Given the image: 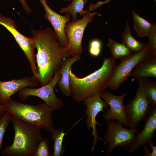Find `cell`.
<instances>
[{"instance_id": "obj_1", "label": "cell", "mask_w": 156, "mask_h": 156, "mask_svg": "<svg viewBox=\"0 0 156 156\" xmlns=\"http://www.w3.org/2000/svg\"><path fill=\"white\" fill-rule=\"evenodd\" d=\"M31 31L37 50V80L43 86L52 81L63 60L71 56L68 49L60 44L51 28L38 30L32 29Z\"/></svg>"}, {"instance_id": "obj_2", "label": "cell", "mask_w": 156, "mask_h": 156, "mask_svg": "<svg viewBox=\"0 0 156 156\" xmlns=\"http://www.w3.org/2000/svg\"><path fill=\"white\" fill-rule=\"evenodd\" d=\"M116 66L115 61L111 57L105 58L100 68L82 78L77 77L71 68L69 73V87L73 99L80 103L94 94L105 90Z\"/></svg>"}, {"instance_id": "obj_3", "label": "cell", "mask_w": 156, "mask_h": 156, "mask_svg": "<svg viewBox=\"0 0 156 156\" xmlns=\"http://www.w3.org/2000/svg\"><path fill=\"white\" fill-rule=\"evenodd\" d=\"M11 122L14 131L13 143L1 151L3 156H34L43 138L39 127L11 115Z\"/></svg>"}, {"instance_id": "obj_4", "label": "cell", "mask_w": 156, "mask_h": 156, "mask_svg": "<svg viewBox=\"0 0 156 156\" xmlns=\"http://www.w3.org/2000/svg\"><path fill=\"white\" fill-rule=\"evenodd\" d=\"M0 104L5 112L50 133L55 129L52 116L53 110L46 103L36 105L25 104L9 97L0 100Z\"/></svg>"}, {"instance_id": "obj_5", "label": "cell", "mask_w": 156, "mask_h": 156, "mask_svg": "<svg viewBox=\"0 0 156 156\" xmlns=\"http://www.w3.org/2000/svg\"><path fill=\"white\" fill-rule=\"evenodd\" d=\"M138 87L134 98L124 105V109L130 129H135L142 121H145L154 107L146 94V88L149 82L147 77L136 79Z\"/></svg>"}, {"instance_id": "obj_6", "label": "cell", "mask_w": 156, "mask_h": 156, "mask_svg": "<svg viewBox=\"0 0 156 156\" xmlns=\"http://www.w3.org/2000/svg\"><path fill=\"white\" fill-rule=\"evenodd\" d=\"M107 122V129L102 139L107 146V156L117 147L124 150H128L136 140V133L139 131L137 128L128 129L124 127L120 122L111 120Z\"/></svg>"}, {"instance_id": "obj_7", "label": "cell", "mask_w": 156, "mask_h": 156, "mask_svg": "<svg viewBox=\"0 0 156 156\" xmlns=\"http://www.w3.org/2000/svg\"><path fill=\"white\" fill-rule=\"evenodd\" d=\"M150 46L148 42L141 51L133 54L120 60V63L116 66L108 83L107 88L112 90H117L121 84L127 79L136 66L150 57Z\"/></svg>"}, {"instance_id": "obj_8", "label": "cell", "mask_w": 156, "mask_h": 156, "mask_svg": "<svg viewBox=\"0 0 156 156\" xmlns=\"http://www.w3.org/2000/svg\"><path fill=\"white\" fill-rule=\"evenodd\" d=\"M96 12H90L75 22H68L64 27V32L68 41V49L70 56L80 55L83 51L82 39L84 30L88 24L92 22Z\"/></svg>"}, {"instance_id": "obj_9", "label": "cell", "mask_w": 156, "mask_h": 156, "mask_svg": "<svg viewBox=\"0 0 156 156\" xmlns=\"http://www.w3.org/2000/svg\"><path fill=\"white\" fill-rule=\"evenodd\" d=\"M61 77L59 70L55 73L52 81L47 85L39 88L29 87L21 89L18 91V96L21 100H26L30 96H34L43 100L51 107L53 110H58L64 105L62 100L56 96L54 89Z\"/></svg>"}, {"instance_id": "obj_10", "label": "cell", "mask_w": 156, "mask_h": 156, "mask_svg": "<svg viewBox=\"0 0 156 156\" xmlns=\"http://www.w3.org/2000/svg\"><path fill=\"white\" fill-rule=\"evenodd\" d=\"M0 24L5 27L14 37L29 63L33 76L37 78L38 73L34 53L36 47L34 39L21 34L18 31L14 20L10 18L5 17L0 14Z\"/></svg>"}, {"instance_id": "obj_11", "label": "cell", "mask_w": 156, "mask_h": 156, "mask_svg": "<svg viewBox=\"0 0 156 156\" xmlns=\"http://www.w3.org/2000/svg\"><path fill=\"white\" fill-rule=\"evenodd\" d=\"M127 94L126 92L121 95H115L105 90L100 93L101 98L110 107L107 109L106 113L103 115L106 121L116 120L126 127H129L123 103Z\"/></svg>"}, {"instance_id": "obj_12", "label": "cell", "mask_w": 156, "mask_h": 156, "mask_svg": "<svg viewBox=\"0 0 156 156\" xmlns=\"http://www.w3.org/2000/svg\"><path fill=\"white\" fill-rule=\"evenodd\" d=\"M86 107V114L87 116L86 120L87 129L89 130L92 128L93 131L92 135L94 137L93 146L97 143L98 139L103 141L102 138L97 135L96 127L99 125V123L96 120V117L100 112L104 111V108L106 110L108 108V104L101 98L100 93H96L88 97L83 101Z\"/></svg>"}, {"instance_id": "obj_13", "label": "cell", "mask_w": 156, "mask_h": 156, "mask_svg": "<svg viewBox=\"0 0 156 156\" xmlns=\"http://www.w3.org/2000/svg\"><path fill=\"white\" fill-rule=\"evenodd\" d=\"M43 7L45 13L44 17L52 25L57 39L62 46L68 47V41L64 32V27L70 20L71 15L66 13L65 15H61L51 9L47 5V0H38Z\"/></svg>"}, {"instance_id": "obj_14", "label": "cell", "mask_w": 156, "mask_h": 156, "mask_svg": "<svg viewBox=\"0 0 156 156\" xmlns=\"http://www.w3.org/2000/svg\"><path fill=\"white\" fill-rule=\"evenodd\" d=\"M145 125L142 131L136 133V140L128 149V153L135 152L148 142L152 141L155 137L156 128V107H154L145 120Z\"/></svg>"}, {"instance_id": "obj_15", "label": "cell", "mask_w": 156, "mask_h": 156, "mask_svg": "<svg viewBox=\"0 0 156 156\" xmlns=\"http://www.w3.org/2000/svg\"><path fill=\"white\" fill-rule=\"evenodd\" d=\"M39 83L33 76H26L19 79L0 81V100L10 97L12 95L24 88L37 86Z\"/></svg>"}, {"instance_id": "obj_16", "label": "cell", "mask_w": 156, "mask_h": 156, "mask_svg": "<svg viewBox=\"0 0 156 156\" xmlns=\"http://www.w3.org/2000/svg\"><path fill=\"white\" fill-rule=\"evenodd\" d=\"M81 59L80 55L71 56L67 57L63 60L59 69L61 77L57 84L60 90L66 97L71 96L69 87V71L72 65Z\"/></svg>"}, {"instance_id": "obj_17", "label": "cell", "mask_w": 156, "mask_h": 156, "mask_svg": "<svg viewBox=\"0 0 156 156\" xmlns=\"http://www.w3.org/2000/svg\"><path fill=\"white\" fill-rule=\"evenodd\" d=\"M129 76L138 77H156V56L149 57L140 62L134 68Z\"/></svg>"}, {"instance_id": "obj_18", "label": "cell", "mask_w": 156, "mask_h": 156, "mask_svg": "<svg viewBox=\"0 0 156 156\" xmlns=\"http://www.w3.org/2000/svg\"><path fill=\"white\" fill-rule=\"evenodd\" d=\"M122 42L133 53H135L141 51L146 43L139 42L132 36L129 23L127 22L126 27L122 35Z\"/></svg>"}, {"instance_id": "obj_19", "label": "cell", "mask_w": 156, "mask_h": 156, "mask_svg": "<svg viewBox=\"0 0 156 156\" xmlns=\"http://www.w3.org/2000/svg\"><path fill=\"white\" fill-rule=\"evenodd\" d=\"M72 3L68 5L67 7L61 8L60 12L61 13L70 14L72 18V22L77 20V14H79L82 17H84L90 11L88 10H84L83 8L88 0H72Z\"/></svg>"}, {"instance_id": "obj_20", "label": "cell", "mask_w": 156, "mask_h": 156, "mask_svg": "<svg viewBox=\"0 0 156 156\" xmlns=\"http://www.w3.org/2000/svg\"><path fill=\"white\" fill-rule=\"evenodd\" d=\"M107 46L110 49L111 58L115 61L117 59L121 60L133 54L124 44L111 38H109Z\"/></svg>"}, {"instance_id": "obj_21", "label": "cell", "mask_w": 156, "mask_h": 156, "mask_svg": "<svg viewBox=\"0 0 156 156\" xmlns=\"http://www.w3.org/2000/svg\"><path fill=\"white\" fill-rule=\"evenodd\" d=\"M132 16L134 23L133 27L138 36L140 38L148 37L153 24L133 10L132 11Z\"/></svg>"}, {"instance_id": "obj_22", "label": "cell", "mask_w": 156, "mask_h": 156, "mask_svg": "<svg viewBox=\"0 0 156 156\" xmlns=\"http://www.w3.org/2000/svg\"><path fill=\"white\" fill-rule=\"evenodd\" d=\"M62 128L54 129L51 133V138L54 142V152L51 156H60L64 153V148L62 143L65 134Z\"/></svg>"}, {"instance_id": "obj_23", "label": "cell", "mask_w": 156, "mask_h": 156, "mask_svg": "<svg viewBox=\"0 0 156 156\" xmlns=\"http://www.w3.org/2000/svg\"><path fill=\"white\" fill-rule=\"evenodd\" d=\"M11 114L5 112L0 118V150L2 147V141L5 133L10 122L11 121Z\"/></svg>"}, {"instance_id": "obj_24", "label": "cell", "mask_w": 156, "mask_h": 156, "mask_svg": "<svg viewBox=\"0 0 156 156\" xmlns=\"http://www.w3.org/2000/svg\"><path fill=\"white\" fill-rule=\"evenodd\" d=\"M49 143L48 138H42L38 144L34 156H51L49 148Z\"/></svg>"}, {"instance_id": "obj_25", "label": "cell", "mask_w": 156, "mask_h": 156, "mask_svg": "<svg viewBox=\"0 0 156 156\" xmlns=\"http://www.w3.org/2000/svg\"><path fill=\"white\" fill-rule=\"evenodd\" d=\"M150 48V57L156 56V24L153 26L148 36Z\"/></svg>"}, {"instance_id": "obj_26", "label": "cell", "mask_w": 156, "mask_h": 156, "mask_svg": "<svg viewBox=\"0 0 156 156\" xmlns=\"http://www.w3.org/2000/svg\"><path fill=\"white\" fill-rule=\"evenodd\" d=\"M146 94L147 98L153 106H156V82L149 81L146 88Z\"/></svg>"}, {"instance_id": "obj_27", "label": "cell", "mask_w": 156, "mask_h": 156, "mask_svg": "<svg viewBox=\"0 0 156 156\" xmlns=\"http://www.w3.org/2000/svg\"><path fill=\"white\" fill-rule=\"evenodd\" d=\"M102 43L100 40L95 39L90 42L89 47V53L90 55L97 57L100 54L101 51Z\"/></svg>"}, {"instance_id": "obj_28", "label": "cell", "mask_w": 156, "mask_h": 156, "mask_svg": "<svg viewBox=\"0 0 156 156\" xmlns=\"http://www.w3.org/2000/svg\"><path fill=\"white\" fill-rule=\"evenodd\" d=\"M110 1V0H106L104 1H99L95 4L91 3L89 5V11L91 12L95 10L103 5L108 3Z\"/></svg>"}, {"instance_id": "obj_29", "label": "cell", "mask_w": 156, "mask_h": 156, "mask_svg": "<svg viewBox=\"0 0 156 156\" xmlns=\"http://www.w3.org/2000/svg\"><path fill=\"white\" fill-rule=\"evenodd\" d=\"M21 2L22 6L26 12L28 14L30 13L31 10L27 4L25 0H18Z\"/></svg>"}, {"instance_id": "obj_30", "label": "cell", "mask_w": 156, "mask_h": 156, "mask_svg": "<svg viewBox=\"0 0 156 156\" xmlns=\"http://www.w3.org/2000/svg\"><path fill=\"white\" fill-rule=\"evenodd\" d=\"M153 143L152 141H151L148 142L146 144L152 150L151 156H156V147L153 145Z\"/></svg>"}, {"instance_id": "obj_31", "label": "cell", "mask_w": 156, "mask_h": 156, "mask_svg": "<svg viewBox=\"0 0 156 156\" xmlns=\"http://www.w3.org/2000/svg\"><path fill=\"white\" fill-rule=\"evenodd\" d=\"M144 151V156H151V154L148 148L144 144L143 146Z\"/></svg>"}, {"instance_id": "obj_32", "label": "cell", "mask_w": 156, "mask_h": 156, "mask_svg": "<svg viewBox=\"0 0 156 156\" xmlns=\"http://www.w3.org/2000/svg\"><path fill=\"white\" fill-rule=\"evenodd\" d=\"M5 112L4 109L0 104V118L3 116Z\"/></svg>"}, {"instance_id": "obj_33", "label": "cell", "mask_w": 156, "mask_h": 156, "mask_svg": "<svg viewBox=\"0 0 156 156\" xmlns=\"http://www.w3.org/2000/svg\"><path fill=\"white\" fill-rule=\"evenodd\" d=\"M155 1V2L156 1V0H154Z\"/></svg>"}]
</instances>
